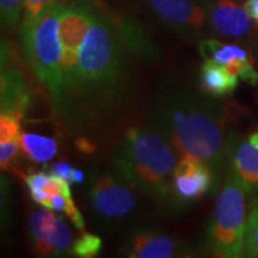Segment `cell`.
I'll use <instances>...</instances> for the list:
<instances>
[{
  "label": "cell",
  "instance_id": "cell-1",
  "mask_svg": "<svg viewBox=\"0 0 258 258\" xmlns=\"http://www.w3.org/2000/svg\"><path fill=\"white\" fill-rule=\"evenodd\" d=\"M128 86L122 35L96 10L79 47L74 74L64 79L56 109L72 128H86L120 108Z\"/></svg>",
  "mask_w": 258,
  "mask_h": 258
},
{
  "label": "cell",
  "instance_id": "cell-2",
  "mask_svg": "<svg viewBox=\"0 0 258 258\" xmlns=\"http://www.w3.org/2000/svg\"><path fill=\"white\" fill-rule=\"evenodd\" d=\"M208 98L178 95L158 108L154 125L174 145L179 159H197L221 179L227 161L225 111Z\"/></svg>",
  "mask_w": 258,
  "mask_h": 258
},
{
  "label": "cell",
  "instance_id": "cell-3",
  "mask_svg": "<svg viewBox=\"0 0 258 258\" xmlns=\"http://www.w3.org/2000/svg\"><path fill=\"white\" fill-rule=\"evenodd\" d=\"M179 155L169 139L152 123L126 131L113 155V166L141 192L175 205L174 174Z\"/></svg>",
  "mask_w": 258,
  "mask_h": 258
},
{
  "label": "cell",
  "instance_id": "cell-4",
  "mask_svg": "<svg viewBox=\"0 0 258 258\" xmlns=\"http://www.w3.org/2000/svg\"><path fill=\"white\" fill-rule=\"evenodd\" d=\"M255 189L235 172L228 171L217 197L215 208L207 230V245L212 255L224 258L244 257L247 211Z\"/></svg>",
  "mask_w": 258,
  "mask_h": 258
},
{
  "label": "cell",
  "instance_id": "cell-5",
  "mask_svg": "<svg viewBox=\"0 0 258 258\" xmlns=\"http://www.w3.org/2000/svg\"><path fill=\"white\" fill-rule=\"evenodd\" d=\"M64 3L56 2L37 18L22 22L20 33L29 66L50 92L53 102L59 101L63 89L62 43L59 23Z\"/></svg>",
  "mask_w": 258,
  "mask_h": 258
},
{
  "label": "cell",
  "instance_id": "cell-6",
  "mask_svg": "<svg viewBox=\"0 0 258 258\" xmlns=\"http://www.w3.org/2000/svg\"><path fill=\"white\" fill-rule=\"evenodd\" d=\"M138 188L115 172L93 174L89 184V200L95 212L103 220H119L135 210Z\"/></svg>",
  "mask_w": 258,
  "mask_h": 258
},
{
  "label": "cell",
  "instance_id": "cell-7",
  "mask_svg": "<svg viewBox=\"0 0 258 258\" xmlns=\"http://www.w3.org/2000/svg\"><path fill=\"white\" fill-rule=\"evenodd\" d=\"M95 15L96 9L93 8L91 0H74L69 5H64L59 23L63 82L66 78L74 74L78 63L79 47L92 25Z\"/></svg>",
  "mask_w": 258,
  "mask_h": 258
},
{
  "label": "cell",
  "instance_id": "cell-8",
  "mask_svg": "<svg viewBox=\"0 0 258 258\" xmlns=\"http://www.w3.org/2000/svg\"><path fill=\"white\" fill-rule=\"evenodd\" d=\"M142 8L176 33L195 36L207 22V9L200 0H138Z\"/></svg>",
  "mask_w": 258,
  "mask_h": 258
},
{
  "label": "cell",
  "instance_id": "cell-9",
  "mask_svg": "<svg viewBox=\"0 0 258 258\" xmlns=\"http://www.w3.org/2000/svg\"><path fill=\"white\" fill-rule=\"evenodd\" d=\"M220 179L208 165L197 159H179L174 174L175 205L191 203L205 194L215 191Z\"/></svg>",
  "mask_w": 258,
  "mask_h": 258
},
{
  "label": "cell",
  "instance_id": "cell-10",
  "mask_svg": "<svg viewBox=\"0 0 258 258\" xmlns=\"http://www.w3.org/2000/svg\"><path fill=\"white\" fill-rule=\"evenodd\" d=\"M125 254L132 258H174L188 257L191 252L182 241L168 234L138 231L131 235Z\"/></svg>",
  "mask_w": 258,
  "mask_h": 258
},
{
  "label": "cell",
  "instance_id": "cell-11",
  "mask_svg": "<svg viewBox=\"0 0 258 258\" xmlns=\"http://www.w3.org/2000/svg\"><path fill=\"white\" fill-rule=\"evenodd\" d=\"M227 162L245 184L258 189V131L228 139Z\"/></svg>",
  "mask_w": 258,
  "mask_h": 258
},
{
  "label": "cell",
  "instance_id": "cell-12",
  "mask_svg": "<svg viewBox=\"0 0 258 258\" xmlns=\"http://www.w3.org/2000/svg\"><path fill=\"white\" fill-rule=\"evenodd\" d=\"M9 47L2 49V113H13L23 118L30 102L29 86L22 72L10 64Z\"/></svg>",
  "mask_w": 258,
  "mask_h": 258
},
{
  "label": "cell",
  "instance_id": "cell-13",
  "mask_svg": "<svg viewBox=\"0 0 258 258\" xmlns=\"http://www.w3.org/2000/svg\"><path fill=\"white\" fill-rule=\"evenodd\" d=\"M210 26L218 36L244 37L251 30V16L232 0H212L207 8Z\"/></svg>",
  "mask_w": 258,
  "mask_h": 258
},
{
  "label": "cell",
  "instance_id": "cell-14",
  "mask_svg": "<svg viewBox=\"0 0 258 258\" xmlns=\"http://www.w3.org/2000/svg\"><path fill=\"white\" fill-rule=\"evenodd\" d=\"M238 76L232 75L224 66L215 60L207 59L200 74V88L201 92L212 98L231 95L238 86Z\"/></svg>",
  "mask_w": 258,
  "mask_h": 258
},
{
  "label": "cell",
  "instance_id": "cell-15",
  "mask_svg": "<svg viewBox=\"0 0 258 258\" xmlns=\"http://www.w3.org/2000/svg\"><path fill=\"white\" fill-rule=\"evenodd\" d=\"M20 147L25 155L33 162H47L57 154V142L55 139L35 132H22Z\"/></svg>",
  "mask_w": 258,
  "mask_h": 258
},
{
  "label": "cell",
  "instance_id": "cell-16",
  "mask_svg": "<svg viewBox=\"0 0 258 258\" xmlns=\"http://www.w3.org/2000/svg\"><path fill=\"white\" fill-rule=\"evenodd\" d=\"M200 52L205 57V60L211 59V60H215L221 64L228 63L230 60H234V59H248V57H251L248 52L241 46L221 43L215 39H208V40L201 42L200 43Z\"/></svg>",
  "mask_w": 258,
  "mask_h": 258
},
{
  "label": "cell",
  "instance_id": "cell-17",
  "mask_svg": "<svg viewBox=\"0 0 258 258\" xmlns=\"http://www.w3.org/2000/svg\"><path fill=\"white\" fill-rule=\"evenodd\" d=\"M74 237L72 232L69 230L68 224L57 217V222H56L55 231L52 232V244H53V255L55 257H60V255H66V254H72V248H74Z\"/></svg>",
  "mask_w": 258,
  "mask_h": 258
},
{
  "label": "cell",
  "instance_id": "cell-18",
  "mask_svg": "<svg viewBox=\"0 0 258 258\" xmlns=\"http://www.w3.org/2000/svg\"><path fill=\"white\" fill-rule=\"evenodd\" d=\"M102 247V240L98 235L89 232H82L79 238H76L72 248V255L79 258H92L99 254Z\"/></svg>",
  "mask_w": 258,
  "mask_h": 258
},
{
  "label": "cell",
  "instance_id": "cell-19",
  "mask_svg": "<svg viewBox=\"0 0 258 258\" xmlns=\"http://www.w3.org/2000/svg\"><path fill=\"white\" fill-rule=\"evenodd\" d=\"M244 257H258V204L254 205L248 215L244 241Z\"/></svg>",
  "mask_w": 258,
  "mask_h": 258
},
{
  "label": "cell",
  "instance_id": "cell-20",
  "mask_svg": "<svg viewBox=\"0 0 258 258\" xmlns=\"http://www.w3.org/2000/svg\"><path fill=\"white\" fill-rule=\"evenodd\" d=\"M23 3L22 0H0V9H2V23L3 28L15 29L20 20Z\"/></svg>",
  "mask_w": 258,
  "mask_h": 258
},
{
  "label": "cell",
  "instance_id": "cell-21",
  "mask_svg": "<svg viewBox=\"0 0 258 258\" xmlns=\"http://www.w3.org/2000/svg\"><path fill=\"white\" fill-rule=\"evenodd\" d=\"M20 139H10L0 142V165L2 171L13 169L18 162L19 152H20Z\"/></svg>",
  "mask_w": 258,
  "mask_h": 258
},
{
  "label": "cell",
  "instance_id": "cell-22",
  "mask_svg": "<svg viewBox=\"0 0 258 258\" xmlns=\"http://www.w3.org/2000/svg\"><path fill=\"white\" fill-rule=\"evenodd\" d=\"M22 118L13 113H0V142L10 139H20Z\"/></svg>",
  "mask_w": 258,
  "mask_h": 258
},
{
  "label": "cell",
  "instance_id": "cell-23",
  "mask_svg": "<svg viewBox=\"0 0 258 258\" xmlns=\"http://www.w3.org/2000/svg\"><path fill=\"white\" fill-rule=\"evenodd\" d=\"M57 0H22L23 3V10H25V20L37 18L39 15H42L45 10L56 3Z\"/></svg>",
  "mask_w": 258,
  "mask_h": 258
},
{
  "label": "cell",
  "instance_id": "cell-24",
  "mask_svg": "<svg viewBox=\"0 0 258 258\" xmlns=\"http://www.w3.org/2000/svg\"><path fill=\"white\" fill-rule=\"evenodd\" d=\"M49 175L45 172H35L25 176V182L28 185L29 192L32 191H39V189H46L47 182H49Z\"/></svg>",
  "mask_w": 258,
  "mask_h": 258
},
{
  "label": "cell",
  "instance_id": "cell-25",
  "mask_svg": "<svg viewBox=\"0 0 258 258\" xmlns=\"http://www.w3.org/2000/svg\"><path fill=\"white\" fill-rule=\"evenodd\" d=\"M49 169H50V174H55V175L60 176L68 184H74L72 175H74L75 168L69 162H66V161H57L55 164H52Z\"/></svg>",
  "mask_w": 258,
  "mask_h": 258
},
{
  "label": "cell",
  "instance_id": "cell-26",
  "mask_svg": "<svg viewBox=\"0 0 258 258\" xmlns=\"http://www.w3.org/2000/svg\"><path fill=\"white\" fill-rule=\"evenodd\" d=\"M64 214L68 215V218L72 221V224H74L75 227L81 231V232H83V230H85L83 217H82V214H81V211L76 208L74 200H72V195H71V197H68V204H66V208H64Z\"/></svg>",
  "mask_w": 258,
  "mask_h": 258
},
{
  "label": "cell",
  "instance_id": "cell-27",
  "mask_svg": "<svg viewBox=\"0 0 258 258\" xmlns=\"http://www.w3.org/2000/svg\"><path fill=\"white\" fill-rule=\"evenodd\" d=\"M244 8L247 9L251 19L258 25V0H247L244 3Z\"/></svg>",
  "mask_w": 258,
  "mask_h": 258
},
{
  "label": "cell",
  "instance_id": "cell-28",
  "mask_svg": "<svg viewBox=\"0 0 258 258\" xmlns=\"http://www.w3.org/2000/svg\"><path fill=\"white\" fill-rule=\"evenodd\" d=\"M72 179H74V184H81L85 181V175L81 169H74V175H72Z\"/></svg>",
  "mask_w": 258,
  "mask_h": 258
},
{
  "label": "cell",
  "instance_id": "cell-29",
  "mask_svg": "<svg viewBox=\"0 0 258 258\" xmlns=\"http://www.w3.org/2000/svg\"><path fill=\"white\" fill-rule=\"evenodd\" d=\"M91 2H92V3H95V5H96V6H98V3H101V2H99V0H91Z\"/></svg>",
  "mask_w": 258,
  "mask_h": 258
}]
</instances>
